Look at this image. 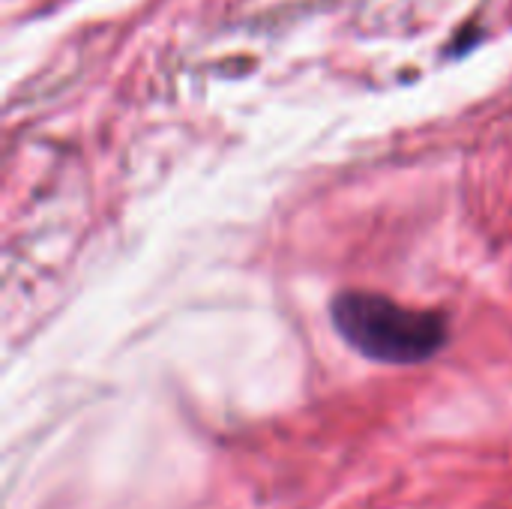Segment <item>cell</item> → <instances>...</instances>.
Here are the masks:
<instances>
[{
	"instance_id": "1",
	"label": "cell",
	"mask_w": 512,
	"mask_h": 509,
	"mask_svg": "<svg viewBox=\"0 0 512 509\" xmlns=\"http://www.w3.org/2000/svg\"><path fill=\"white\" fill-rule=\"evenodd\" d=\"M333 327L366 360L414 366L432 360L450 339L444 315L402 306L381 294L345 291L333 300Z\"/></svg>"
}]
</instances>
